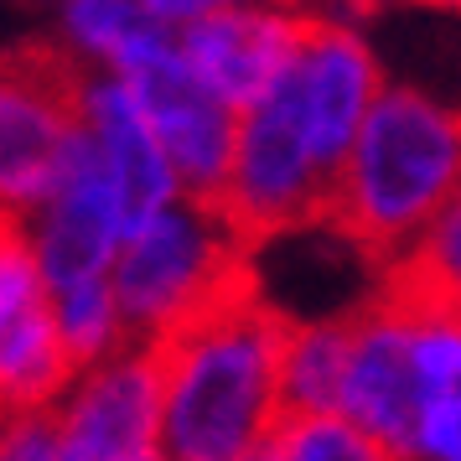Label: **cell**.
<instances>
[{
	"mask_svg": "<svg viewBox=\"0 0 461 461\" xmlns=\"http://www.w3.org/2000/svg\"><path fill=\"white\" fill-rule=\"evenodd\" d=\"M285 327L291 321L244 285L208 316L156 342L167 461H233L280 430Z\"/></svg>",
	"mask_w": 461,
	"mask_h": 461,
	"instance_id": "1",
	"label": "cell"
},
{
	"mask_svg": "<svg viewBox=\"0 0 461 461\" xmlns=\"http://www.w3.org/2000/svg\"><path fill=\"white\" fill-rule=\"evenodd\" d=\"M456 192L461 104L425 84L389 78L337 167L327 218L394 270Z\"/></svg>",
	"mask_w": 461,
	"mask_h": 461,
	"instance_id": "2",
	"label": "cell"
},
{
	"mask_svg": "<svg viewBox=\"0 0 461 461\" xmlns=\"http://www.w3.org/2000/svg\"><path fill=\"white\" fill-rule=\"evenodd\" d=\"M249 239L233 229L218 197H171L140 218L114 254V295L130 342H167L187 321L208 316L249 285Z\"/></svg>",
	"mask_w": 461,
	"mask_h": 461,
	"instance_id": "3",
	"label": "cell"
},
{
	"mask_svg": "<svg viewBox=\"0 0 461 461\" xmlns=\"http://www.w3.org/2000/svg\"><path fill=\"white\" fill-rule=\"evenodd\" d=\"M332 182L337 171L312 150V140L301 135L275 88L249 109H239L233 167L218 192V208L229 212L233 229L249 244L321 223L332 208Z\"/></svg>",
	"mask_w": 461,
	"mask_h": 461,
	"instance_id": "4",
	"label": "cell"
},
{
	"mask_svg": "<svg viewBox=\"0 0 461 461\" xmlns=\"http://www.w3.org/2000/svg\"><path fill=\"white\" fill-rule=\"evenodd\" d=\"M384 84H389V68H384V52L368 37V26L348 11L316 5V11H306L301 47H295L291 68L280 73L275 94L291 109L301 135L312 140V150L337 171Z\"/></svg>",
	"mask_w": 461,
	"mask_h": 461,
	"instance_id": "5",
	"label": "cell"
},
{
	"mask_svg": "<svg viewBox=\"0 0 461 461\" xmlns=\"http://www.w3.org/2000/svg\"><path fill=\"white\" fill-rule=\"evenodd\" d=\"M42 415L58 461H167L161 363L146 342H125L120 353L78 363Z\"/></svg>",
	"mask_w": 461,
	"mask_h": 461,
	"instance_id": "6",
	"label": "cell"
},
{
	"mask_svg": "<svg viewBox=\"0 0 461 461\" xmlns=\"http://www.w3.org/2000/svg\"><path fill=\"white\" fill-rule=\"evenodd\" d=\"M78 73L58 47L0 52V212L32 218L78 135Z\"/></svg>",
	"mask_w": 461,
	"mask_h": 461,
	"instance_id": "7",
	"label": "cell"
},
{
	"mask_svg": "<svg viewBox=\"0 0 461 461\" xmlns=\"http://www.w3.org/2000/svg\"><path fill=\"white\" fill-rule=\"evenodd\" d=\"M73 368L26 218L0 212V415H42Z\"/></svg>",
	"mask_w": 461,
	"mask_h": 461,
	"instance_id": "8",
	"label": "cell"
},
{
	"mask_svg": "<svg viewBox=\"0 0 461 461\" xmlns=\"http://www.w3.org/2000/svg\"><path fill=\"white\" fill-rule=\"evenodd\" d=\"M420 399V348H415V291L389 285L374 291L348 316V374L337 410L357 420L384 446H404Z\"/></svg>",
	"mask_w": 461,
	"mask_h": 461,
	"instance_id": "9",
	"label": "cell"
},
{
	"mask_svg": "<svg viewBox=\"0 0 461 461\" xmlns=\"http://www.w3.org/2000/svg\"><path fill=\"white\" fill-rule=\"evenodd\" d=\"M146 109L156 140L167 150L182 192L192 197H218L233 167V140H239V109L212 94L192 63L182 58V42L161 47L150 63H140L125 78Z\"/></svg>",
	"mask_w": 461,
	"mask_h": 461,
	"instance_id": "10",
	"label": "cell"
},
{
	"mask_svg": "<svg viewBox=\"0 0 461 461\" xmlns=\"http://www.w3.org/2000/svg\"><path fill=\"white\" fill-rule=\"evenodd\" d=\"M125 212L120 197L109 187L99 156L88 150L84 130L73 135L68 161L58 171V182L47 187L37 212L26 218V233L37 244V259L47 270V285H78V280H104L114 270V254L125 239Z\"/></svg>",
	"mask_w": 461,
	"mask_h": 461,
	"instance_id": "11",
	"label": "cell"
},
{
	"mask_svg": "<svg viewBox=\"0 0 461 461\" xmlns=\"http://www.w3.org/2000/svg\"><path fill=\"white\" fill-rule=\"evenodd\" d=\"M301 32H306V11L265 5V0H229L208 22L187 26L176 42H182V58L192 63V73L212 94H223L233 109H249L291 68Z\"/></svg>",
	"mask_w": 461,
	"mask_h": 461,
	"instance_id": "12",
	"label": "cell"
},
{
	"mask_svg": "<svg viewBox=\"0 0 461 461\" xmlns=\"http://www.w3.org/2000/svg\"><path fill=\"white\" fill-rule=\"evenodd\" d=\"M78 130H84L88 150L99 156L130 229L140 218H150L156 208H167L171 197H182V182H176L167 150H161L146 109H140V99L125 78L78 73Z\"/></svg>",
	"mask_w": 461,
	"mask_h": 461,
	"instance_id": "13",
	"label": "cell"
},
{
	"mask_svg": "<svg viewBox=\"0 0 461 461\" xmlns=\"http://www.w3.org/2000/svg\"><path fill=\"white\" fill-rule=\"evenodd\" d=\"M420 399L399 461H461V312L415 291Z\"/></svg>",
	"mask_w": 461,
	"mask_h": 461,
	"instance_id": "14",
	"label": "cell"
},
{
	"mask_svg": "<svg viewBox=\"0 0 461 461\" xmlns=\"http://www.w3.org/2000/svg\"><path fill=\"white\" fill-rule=\"evenodd\" d=\"M171 42H176V32L150 22L140 0H63L58 5V42L52 47L84 73L130 78Z\"/></svg>",
	"mask_w": 461,
	"mask_h": 461,
	"instance_id": "15",
	"label": "cell"
},
{
	"mask_svg": "<svg viewBox=\"0 0 461 461\" xmlns=\"http://www.w3.org/2000/svg\"><path fill=\"white\" fill-rule=\"evenodd\" d=\"M348 316H306L285 327V353H280L285 415L337 410L348 374Z\"/></svg>",
	"mask_w": 461,
	"mask_h": 461,
	"instance_id": "16",
	"label": "cell"
},
{
	"mask_svg": "<svg viewBox=\"0 0 461 461\" xmlns=\"http://www.w3.org/2000/svg\"><path fill=\"white\" fill-rule=\"evenodd\" d=\"M52 312H58V332H63L73 363L109 357L130 342L125 312H120V295H114V275H104V280H78V285H58L52 291Z\"/></svg>",
	"mask_w": 461,
	"mask_h": 461,
	"instance_id": "17",
	"label": "cell"
},
{
	"mask_svg": "<svg viewBox=\"0 0 461 461\" xmlns=\"http://www.w3.org/2000/svg\"><path fill=\"white\" fill-rule=\"evenodd\" d=\"M280 451L285 461H399L394 446L368 436L357 420L342 410H312V415H285L280 420Z\"/></svg>",
	"mask_w": 461,
	"mask_h": 461,
	"instance_id": "18",
	"label": "cell"
},
{
	"mask_svg": "<svg viewBox=\"0 0 461 461\" xmlns=\"http://www.w3.org/2000/svg\"><path fill=\"white\" fill-rule=\"evenodd\" d=\"M394 280L461 312V192L451 197V208L420 233L415 249L394 265Z\"/></svg>",
	"mask_w": 461,
	"mask_h": 461,
	"instance_id": "19",
	"label": "cell"
},
{
	"mask_svg": "<svg viewBox=\"0 0 461 461\" xmlns=\"http://www.w3.org/2000/svg\"><path fill=\"white\" fill-rule=\"evenodd\" d=\"M0 461H58L47 415H0Z\"/></svg>",
	"mask_w": 461,
	"mask_h": 461,
	"instance_id": "20",
	"label": "cell"
},
{
	"mask_svg": "<svg viewBox=\"0 0 461 461\" xmlns=\"http://www.w3.org/2000/svg\"><path fill=\"white\" fill-rule=\"evenodd\" d=\"M150 11V22H161L167 32H187V26H197V22H208L212 11H223L229 0H140Z\"/></svg>",
	"mask_w": 461,
	"mask_h": 461,
	"instance_id": "21",
	"label": "cell"
},
{
	"mask_svg": "<svg viewBox=\"0 0 461 461\" xmlns=\"http://www.w3.org/2000/svg\"><path fill=\"white\" fill-rule=\"evenodd\" d=\"M321 5H332V11H348L357 22H368V16H389L399 5H420V0H321Z\"/></svg>",
	"mask_w": 461,
	"mask_h": 461,
	"instance_id": "22",
	"label": "cell"
},
{
	"mask_svg": "<svg viewBox=\"0 0 461 461\" xmlns=\"http://www.w3.org/2000/svg\"><path fill=\"white\" fill-rule=\"evenodd\" d=\"M233 461H285V451H280V436H265V440H254L244 456H233Z\"/></svg>",
	"mask_w": 461,
	"mask_h": 461,
	"instance_id": "23",
	"label": "cell"
},
{
	"mask_svg": "<svg viewBox=\"0 0 461 461\" xmlns=\"http://www.w3.org/2000/svg\"><path fill=\"white\" fill-rule=\"evenodd\" d=\"M420 5H430L440 16H461V0H420Z\"/></svg>",
	"mask_w": 461,
	"mask_h": 461,
	"instance_id": "24",
	"label": "cell"
},
{
	"mask_svg": "<svg viewBox=\"0 0 461 461\" xmlns=\"http://www.w3.org/2000/svg\"><path fill=\"white\" fill-rule=\"evenodd\" d=\"M265 5H291V11H312V5H321V0H265Z\"/></svg>",
	"mask_w": 461,
	"mask_h": 461,
	"instance_id": "25",
	"label": "cell"
}]
</instances>
